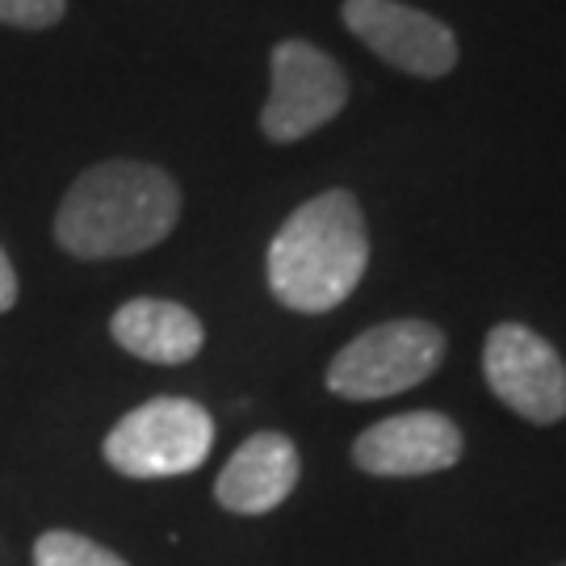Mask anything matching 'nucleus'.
Returning a JSON list of instances; mask_svg holds the SVG:
<instances>
[{"label": "nucleus", "mask_w": 566, "mask_h": 566, "mask_svg": "<svg viewBox=\"0 0 566 566\" xmlns=\"http://www.w3.org/2000/svg\"><path fill=\"white\" fill-rule=\"evenodd\" d=\"M181 219L177 181L143 160L93 164L63 193L55 214V240L76 261L139 256L172 235Z\"/></svg>", "instance_id": "nucleus-1"}, {"label": "nucleus", "mask_w": 566, "mask_h": 566, "mask_svg": "<svg viewBox=\"0 0 566 566\" xmlns=\"http://www.w3.org/2000/svg\"><path fill=\"white\" fill-rule=\"evenodd\" d=\"M369 231L348 189H324L303 202L269 243L264 277L273 298L298 315H327L361 285Z\"/></svg>", "instance_id": "nucleus-2"}, {"label": "nucleus", "mask_w": 566, "mask_h": 566, "mask_svg": "<svg viewBox=\"0 0 566 566\" xmlns=\"http://www.w3.org/2000/svg\"><path fill=\"white\" fill-rule=\"evenodd\" d=\"M446 361V332L428 319H390L348 340L327 365V390L374 403L428 382Z\"/></svg>", "instance_id": "nucleus-3"}, {"label": "nucleus", "mask_w": 566, "mask_h": 566, "mask_svg": "<svg viewBox=\"0 0 566 566\" xmlns=\"http://www.w3.org/2000/svg\"><path fill=\"white\" fill-rule=\"evenodd\" d=\"M214 420L193 399H147L105 437V462L126 479H177L210 458Z\"/></svg>", "instance_id": "nucleus-4"}, {"label": "nucleus", "mask_w": 566, "mask_h": 566, "mask_svg": "<svg viewBox=\"0 0 566 566\" xmlns=\"http://www.w3.org/2000/svg\"><path fill=\"white\" fill-rule=\"evenodd\" d=\"M348 102V76L315 42L285 39L269 55V102L261 130L269 143H298L336 118Z\"/></svg>", "instance_id": "nucleus-5"}, {"label": "nucleus", "mask_w": 566, "mask_h": 566, "mask_svg": "<svg viewBox=\"0 0 566 566\" xmlns=\"http://www.w3.org/2000/svg\"><path fill=\"white\" fill-rule=\"evenodd\" d=\"M491 395L528 424H558L566 416V361L525 324H495L483 344Z\"/></svg>", "instance_id": "nucleus-6"}, {"label": "nucleus", "mask_w": 566, "mask_h": 566, "mask_svg": "<svg viewBox=\"0 0 566 566\" xmlns=\"http://www.w3.org/2000/svg\"><path fill=\"white\" fill-rule=\"evenodd\" d=\"M340 18L378 60L407 76L441 81L458 67L453 30L424 9H411L403 0H344Z\"/></svg>", "instance_id": "nucleus-7"}, {"label": "nucleus", "mask_w": 566, "mask_h": 566, "mask_svg": "<svg viewBox=\"0 0 566 566\" xmlns=\"http://www.w3.org/2000/svg\"><path fill=\"white\" fill-rule=\"evenodd\" d=\"M465 437L446 411H403L353 441V462L378 479H420L462 462Z\"/></svg>", "instance_id": "nucleus-8"}, {"label": "nucleus", "mask_w": 566, "mask_h": 566, "mask_svg": "<svg viewBox=\"0 0 566 566\" xmlns=\"http://www.w3.org/2000/svg\"><path fill=\"white\" fill-rule=\"evenodd\" d=\"M303 462L298 446L285 432H252L231 458L214 483V500L235 516H264L290 500L298 486Z\"/></svg>", "instance_id": "nucleus-9"}, {"label": "nucleus", "mask_w": 566, "mask_h": 566, "mask_svg": "<svg viewBox=\"0 0 566 566\" xmlns=\"http://www.w3.org/2000/svg\"><path fill=\"white\" fill-rule=\"evenodd\" d=\"M109 336L139 361L151 365H185L202 353L206 327L181 303L168 298H130L114 311Z\"/></svg>", "instance_id": "nucleus-10"}, {"label": "nucleus", "mask_w": 566, "mask_h": 566, "mask_svg": "<svg viewBox=\"0 0 566 566\" xmlns=\"http://www.w3.org/2000/svg\"><path fill=\"white\" fill-rule=\"evenodd\" d=\"M34 566H126L114 549L88 542L81 533L51 528L34 542Z\"/></svg>", "instance_id": "nucleus-11"}, {"label": "nucleus", "mask_w": 566, "mask_h": 566, "mask_svg": "<svg viewBox=\"0 0 566 566\" xmlns=\"http://www.w3.org/2000/svg\"><path fill=\"white\" fill-rule=\"evenodd\" d=\"M67 13V0H0V25L13 30H51Z\"/></svg>", "instance_id": "nucleus-12"}, {"label": "nucleus", "mask_w": 566, "mask_h": 566, "mask_svg": "<svg viewBox=\"0 0 566 566\" xmlns=\"http://www.w3.org/2000/svg\"><path fill=\"white\" fill-rule=\"evenodd\" d=\"M13 303H18V273H13V264H9L4 248H0V315Z\"/></svg>", "instance_id": "nucleus-13"}]
</instances>
